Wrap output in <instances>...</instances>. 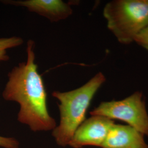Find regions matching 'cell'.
<instances>
[{
  "label": "cell",
  "mask_w": 148,
  "mask_h": 148,
  "mask_svg": "<svg viewBox=\"0 0 148 148\" xmlns=\"http://www.w3.org/2000/svg\"><path fill=\"white\" fill-rule=\"evenodd\" d=\"M34 46L33 41H27V61L9 73L2 97L5 101L19 104L18 120L20 122L34 131H49L56 127V122L48 111L47 93L35 63Z\"/></svg>",
  "instance_id": "1"
},
{
  "label": "cell",
  "mask_w": 148,
  "mask_h": 148,
  "mask_svg": "<svg viewBox=\"0 0 148 148\" xmlns=\"http://www.w3.org/2000/svg\"><path fill=\"white\" fill-rule=\"evenodd\" d=\"M106 77L98 73L85 85L68 92L54 91L52 95L59 101L60 124L53 130V136L62 147L69 144L76 130L85 120L91 101Z\"/></svg>",
  "instance_id": "2"
},
{
  "label": "cell",
  "mask_w": 148,
  "mask_h": 148,
  "mask_svg": "<svg viewBox=\"0 0 148 148\" xmlns=\"http://www.w3.org/2000/svg\"><path fill=\"white\" fill-rule=\"evenodd\" d=\"M103 16L118 41L130 44L148 27V0L112 1L105 5Z\"/></svg>",
  "instance_id": "3"
},
{
  "label": "cell",
  "mask_w": 148,
  "mask_h": 148,
  "mask_svg": "<svg viewBox=\"0 0 148 148\" xmlns=\"http://www.w3.org/2000/svg\"><path fill=\"white\" fill-rule=\"evenodd\" d=\"M142 96L141 92H136L121 101L102 102L90 114L125 122L148 136V115Z\"/></svg>",
  "instance_id": "4"
},
{
  "label": "cell",
  "mask_w": 148,
  "mask_h": 148,
  "mask_svg": "<svg viewBox=\"0 0 148 148\" xmlns=\"http://www.w3.org/2000/svg\"><path fill=\"white\" fill-rule=\"evenodd\" d=\"M114 124L112 120L106 117L92 115L78 127L68 145L74 148L87 145L101 147Z\"/></svg>",
  "instance_id": "5"
},
{
  "label": "cell",
  "mask_w": 148,
  "mask_h": 148,
  "mask_svg": "<svg viewBox=\"0 0 148 148\" xmlns=\"http://www.w3.org/2000/svg\"><path fill=\"white\" fill-rule=\"evenodd\" d=\"M7 4L25 7L27 10L43 16L52 22L68 18L73 13L71 6L61 0L5 1Z\"/></svg>",
  "instance_id": "6"
},
{
  "label": "cell",
  "mask_w": 148,
  "mask_h": 148,
  "mask_svg": "<svg viewBox=\"0 0 148 148\" xmlns=\"http://www.w3.org/2000/svg\"><path fill=\"white\" fill-rule=\"evenodd\" d=\"M103 148H148L143 134L128 125L114 124L109 131Z\"/></svg>",
  "instance_id": "7"
},
{
  "label": "cell",
  "mask_w": 148,
  "mask_h": 148,
  "mask_svg": "<svg viewBox=\"0 0 148 148\" xmlns=\"http://www.w3.org/2000/svg\"><path fill=\"white\" fill-rule=\"evenodd\" d=\"M23 43L21 37H13L0 38V62L9 59L7 50L12 48L18 47Z\"/></svg>",
  "instance_id": "8"
},
{
  "label": "cell",
  "mask_w": 148,
  "mask_h": 148,
  "mask_svg": "<svg viewBox=\"0 0 148 148\" xmlns=\"http://www.w3.org/2000/svg\"><path fill=\"white\" fill-rule=\"evenodd\" d=\"M134 41L148 51V27L138 34L134 39Z\"/></svg>",
  "instance_id": "9"
},
{
  "label": "cell",
  "mask_w": 148,
  "mask_h": 148,
  "mask_svg": "<svg viewBox=\"0 0 148 148\" xmlns=\"http://www.w3.org/2000/svg\"><path fill=\"white\" fill-rule=\"evenodd\" d=\"M0 147L4 148H18L19 142L13 138L0 136Z\"/></svg>",
  "instance_id": "10"
}]
</instances>
